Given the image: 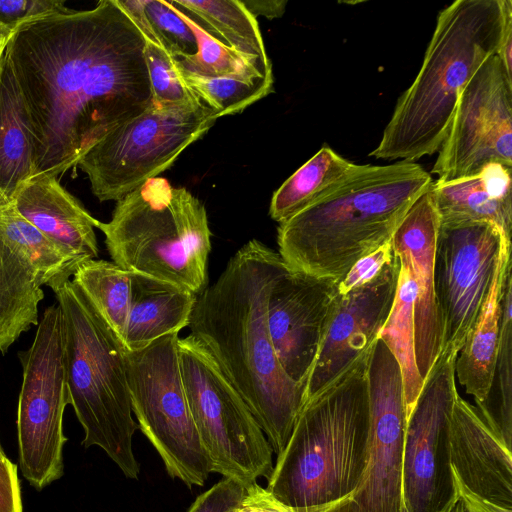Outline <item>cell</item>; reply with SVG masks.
I'll return each mask as SVG.
<instances>
[{"mask_svg": "<svg viewBox=\"0 0 512 512\" xmlns=\"http://www.w3.org/2000/svg\"><path fill=\"white\" fill-rule=\"evenodd\" d=\"M0 512H22L17 466L0 454Z\"/></svg>", "mask_w": 512, "mask_h": 512, "instance_id": "cell-40", "label": "cell"}, {"mask_svg": "<svg viewBox=\"0 0 512 512\" xmlns=\"http://www.w3.org/2000/svg\"><path fill=\"white\" fill-rule=\"evenodd\" d=\"M0 454H3L2 449H1V445H0Z\"/></svg>", "mask_w": 512, "mask_h": 512, "instance_id": "cell-47", "label": "cell"}, {"mask_svg": "<svg viewBox=\"0 0 512 512\" xmlns=\"http://www.w3.org/2000/svg\"><path fill=\"white\" fill-rule=\"evenodd\" d=\"M6 45L7 44L0 45V65H1V61H2V58H3L4 52H5Z\"/></svg>", "mask_w": 512, "mask_h": 512, "instance_id": "cell-46", "label": "cell"}, {"mask_svg": "<svg viewBox=\"0 0 512 512\" xmlns=\"http://www.w3.org/2000/svg\"><path fill=\"white\" fill-rule=\"evenodd\" d=\"M295 512H363L357 502L353 499L352 495L345 497L339 501L320 506L310 508L302 511Z\"/></svg>", "mask_w": 512, "mask_h": 512, "instance_id": "cell-44", "label": "cell"}, {"mask_svg": "<svg viewBox=\"0 0 512 512\" xmlns=\"http://www.w3.org/2000/svg\"><path fill=\"white\" fill-rule=\"evenodd\" d=\"M368 355L305 401L277 455L267 489L294 511L348 497L362 480L369 439Z\"/></svg>", "mask_w": 512, "mask_h": 512, "instance_id": "cell-5", "label": "cell"}, {"mask_svg": "<svg viewBox=\"0 0 512 512\" xmlns=\"http://www.w3.org/2000/svg\"><path fill=\"white\" fill-rule=\"evenodd\" d=\"M23 380L17 431L23 476L37 490L63 475V415L69 394L64 366L63 321L59 305L45 309L34 342L18 353Z\"/></svg>", "mask_w": 512, "mask_h": 512, "instance_id": "cell-11", "label": "cell"}, {"mask_svg": "<svg viewBox=\"0 0 512 512\" xmlns=\"http://www.w3.org/2000/svg\"><path fill=\"white\" fill-rule=\"evenodd\" d=\"M178 348L188 405L212 472L245 486L268 479L273 450L242 396L198 338H179Z\"/></svg>", "mask_w": 512, "mask_h": 512, "instance_id": "cell-8", "label": "cell"}, {"mask_svg": "<svg viewBox=\"0 0 512 512\" xmlns=\"http://www.w3.org/2000/svg\"><path fill=\"white\" fill-rule=\"evenodd\" d=\"M145 60L155 104L176 105L200 100L184 80L176 59L165 49L146 41Z\"/></svg>", "mask_w": 512, "mask_h": 512, "instance_id": "cell-34", "label": "cell"}, {"mask_svg": "<svg viewBox=\"0 0 512 512\" xmlns=\"http://www.w3.org/2000/svg\"><path fill=\"white\" fill-rule=\"evenodd\" d=\"M246 486L232 478H224L200 494L187 512H228L242 499Z\"/></svg>", "mask_w": 512, "mask_h": 512, "instance_id": "cell-37", "label": "cell"}, {"mask_svg": "<svg viewBox=\"0 0 512 512\" xmlns=\"http://www.w3.org/2000/svg\"><path fill=\"white\" fill-rule=\"evenodd\" d=\"M218 118L201 100L153 105L93 146L78 165L99 201H118L167 170Z\"/></svg>", "mask_w": 512, "mask_h": 512, "instance_id": "cell-10", "label": "cell"}, {"mask_svg": "<svg viewBox=\"0 0 512 512\" xmlns=\"http://www.w3.org/2000/svg\"><path fill=\"white\" fill-rule=\"evenodd\" d=\"M503 23L502 0H457L441 10L421 68L369 155L414 162L438 152L463 89L497 53Z\"/></svg>", "mask_w": 512, "mask_h": 512, "instance_id": "cell-4", "label": "cell"}, {"mask_svg": "<svg viewBox=\"0 0 512 512\" xmlns=\"http://www.w3.org/2000/svg\"><path fill=\"white\" fill-rule=\"evenodd\" d=\"M439 225L432 182L411 206L391 240L395 253L408 268L415 285V354L424 382L437 362L442 344L434 280Z\"/></svg>", "mask_w": 512, "mask_h": 512, "instance_id": "cell-18", "label": "cell"}, {"mask_svg": "<svg viewBox=\"0 0 512 512\" xmlns=\"http://www.w3.org/2000/svg\"><path fill=\"white\" fill-rule=\"evenodd\" d=\"M512 168L490 163L469 177L433 181L440 223L488 221L511 237Z\"/></svg>", "mask_w": 512, "mask_h": 512, "instance_id": "cell-21", "label": "cell"}, {"mask_svg": "<svg viewBox=\"0 0 512 512\" xmlns=\"http://www.w3.org/2000/svg\"><path fill=\"white\" fill-rule=\"evenodd\" d=\"M358 167L323 145L274 192L270 217L278 223L289 219L329 194Z\"/></svg>", "mask_w": 512, "mask_h": 512, "instance_id": "cell-26", "label": "cell"}, {"mask_svg": "<svg viewBox=\"0 0 512 512\" xmlns=\"http://www.w3.org/2000/svg\"><path fill=\"white\" fill-rule=\"evenodd\" d=\"M337 282L286 268L267 301V324L285 374L305 385L337 300Z\"/></svg>", "mask_w": 512, "mask_h": 512, "instance_id": "cell-17", "label": "cell"}, {"mask_svg": "<svg viewBox=\"0 0 512 512\" xmlns=\"http://www.w3.org/2000/svg\"><path fill=\"white\" fill-rule=\"evenodd\" d=\"M0 238L28 260L41 285L52 289L69 280L80 264L26 220L12 202L0 206Z\"/></svg>", "mask_w": 512, "mask_h": 512, "instance_id": "cell-29", "label": "cell"}, {"mask_svg": "<svg viewBox=\"0 0 512 512\" xmlns=\"http://www.w3.org/2000/svg\"><path fill=\"white\" fill-rule=\"evenodd\" d=\"M12 34V31L0 25V45L7 44Z\"/></svg>", "mask_w": 512, "mask_h": 512, "instance_id": "cell-45", "label": "cell"}, {"mask_svg": "<svg viewBox=\"0 0 512 512\" xmlns=\"http://www.w3.org/2000/svg\"><path fill=\"white\" fill-rule=\"evenodd\" d=\"M369 439L362 480L352 494L363 512H401L407 424L403 379L394 355L377 338L367 359Z\"/></svg>", "mask_w": 512, "mask_h": 512, "instance_id": "cell-15", "label": "cell"}, {"mask_svg": "<svg viewBox=\"0 0 512 512\" xmlns=\"http://www.w3.org/2000/svg\"><path fill=\"white\" fill-rule=\"evenodd\" d=\"M454 494L439 512H512L491 506L470 493L452 473ZM401 512H405L403 506Z\"/></svg>", "mask_w": 512, "mask_h": 512, "instance_id": "cell-41", "label": "cell"}, {"mask_svg": "<svg viewBox=\"0 0 512 512\" xmlns=\"http://www.w3.org/2000/svg\"><path fill=\"white\" fill-rule=\"evenodd\" d=\"M511 237L488 221L440 223L434 280L442 344L437 360L456 358L474 326L503 246Z\"/></svg>", "mask_w": 512, "mask_h": 512, "instance_id": "cell-12", "label": "cell"}, {"mask_svg": "<svg viewBox=\"0 0 512 512\" xmlns=\"http://www.w3.org/2000/svg\"><path fill=\"white\" fill-rule=\"evenodd\" d=\"M432 182L413 161L359 165L325 197L279 223L278 253L291 271L338 282L356 262L391 242Z\"/></svg>", "mask_w": 512, "mask_h": 512, "instance_id": "cell-3", "label": "cell"}, {"mask_svg": "<svg viewBox=\"0 0 512 512\" xmlns=\"http://www.w3.org/2000/svg\"><path fill=\"white\" fill-rule=\"evenodd\" d=\"M396 255L391 242L356 262L337 282V293L344 294L376 277Z\"/></svg>", "mask_w": 512, "mask_h": 512, "instance_id": "cell-38", "label": "cell"}, {"mask_svg": "<svg viewBox=\"0 0 512 512\" xmlns=\"http://www.w3.org/2000/svg\"><path fill=\"white\" fill-rule=\"evenodd\" d=\"M16 210L63 252L80 263L98 255L95 219L55 176L28 180L12 201Z\"/></svg>", "mask_w": 512, "mask_h": 512, "instance_id": "cell-20", "label": "cell"}, {"mask_svg": "<svg viewBox=\"0 0 512 512\" xmlns=\"http://www.w3.org/2000/svg\"><path fill=\"white\" fill-rule=\"evenodd\" d=\"M228 512H295L257 482L246 486L242 499Z\"/></svg>", "mask_w": 512, "mask_h": 512, "instance_id": "cell-39", "label": "cell"}, {"mask_svg": "<svg viewBox=\"0 0 512 512\" xmlns=\"http://www.w3.org/2000/svg\"><path fill=\"white\" fill-rule=\"evenodd\" d=\"M121 340L132 297V272L114 262L89 259L81 262L72 280Z\"/></svg>", "mask_w": 512, "mask_h": 512, "instance_id": "cell-30", "label": "cell"}, {"mask_svg": "<svg viewBox=\"0 0 512 512\" xmlns=\"http://www.w3.org/2000/svg\"><path fill=\"white\" fill-rule=\"evenodd\" d=\"M241 2L255 18L263 16L268 19L282 17L287 5L286 0H242Z\"/></svg>", "mask_w": 512, "mask_h": 512, "instance_id": "cell-43", "label": "cell"}, {"mask_svg": "<svg viewBox=\"0 0 512 512\" xmlns=\"http://www.w3.org/2000/svg\"><path fill=\"white\" fill-rule=\"evenodd\" d=\"M455 360H437L407 418L401 485L405 512H439L454 494L449 430L458 395Z\"/></svg>", "mask_w": 512, "mask_h": 512, "instance_id": "cell-14", "label": "cell"}, {"mask_svg": "<svg viewBox=\"0 0 512 512\" xmlns=\"http://www.w3.org/2000/svg\"><path fill=\"white\" fill-rule=\"evenodd\" d=\"M69 11L62 0H0V25L14 32L31 20Z\"/></svg>", "mask_w": 512, "mask_h": 512, "instance_id": "cell-36", "label": "cell"}, {"mask_svg": "<svg viewBox=\"0 0 512 512\" xmlns=\"http://www.w3.org/2000/svg\"><path fill=\"white\" fill-rule=\"evenodd\" d=\"M449 444L451 470L459 482L483 502L512 511L511 448L459 394L451 412Z\"/></svg>", "mask_w": 512, "mask_h": 512, "instance_id": "cell-19", "label": "cell"}, {"mask_svg": "<svg viewBox=\"0 0 512 512\" xmlns=\"http://www.w3.org/2000/svg\"><path fill=\"white\" fill-rule=\"evenodd\" d=\"M145 45L117 0L44 16L13 32L5 51L29 111L34 176L58 177L153 105Z\"/></svg>", "mask_w": 512, "mask_h": 512, "instance_id": "cell-1", "label": "cell"}, {"mask_svg": "<svg viewBox=\"0 0 512 512\" xmlns=\"http://www.w3.org/2000/svg\"><path fill=\"white\" fill-rule=\"evenodd\" d=\"M396 294L387 320L378 334L401 369L407 418L423 388L415 354V285L408 268L400 262Z\"/></svg>", "mask_w": 512, "mask_h": 512, "instance_id": "cell-28", "label": "cell"}, {"mask_svg": "<svg viewBox=\"0 0 512 512\" xmlns=\"http://www.w3.org/2000/svg\"><path fill=\"white\" fill-rule=\"evenodd\" d=\"M144 10L158 45L172 57L182 59L197 52L195 33L170 1L144 0Z\"/></svg>", "mask_w": 512, "mask_h": 512, "instance_id": "cell-35", "label": "cell"}, {"mask_svg": "<svg viewBox=\"0 0 512 512\" xmlns=\"http://www.w3.org/2000/svg\"><path fill=\"white\" fill-rule=\"evenodd\" d=\"M177 11L192 28L198 43V50L194 55L176 59L181 72L207 78L273 77L271 62H264L229 48L212 37L188 15L179 9Z\"/></svg>", "mask_w": 512, "mask_h": 512, "instance_id": "cell-32", "label": "cell"}, {"mask_svg": "<svg viewBox=\"0 0 512 512\" xmlns=\"http://www.w3.org/2000/svg\"><path fill=\"white\" fill-rule=\"evenodd\" d=\"M182 73L195 95L217 118L240 113L273 91V77H199Z\"/></svg>", "mask_w": 512, "mask_h": 512, "instance_id": "cell-33", "label": "cell"}, {"mask_svg": "<svg viewBox=\"0 0 512 512\" xmlns=\"http://www.w3.org/2000/svg\"><path fill=\"white\" fill-rule=\"evenodd\" d=\"M504 23L496 55L501 60L507 75L512 79V2L502 0Z\"/></svg>", "mask_w": 512, "mask_h": 512, "instance_id": "cell-42", "label": "cell"}, {"mask_svg": "<svg viewBox=\"0 0 512 512\" xmlns=\"http://www.w3.org/2000/svg\"><path fill=\"white\" fill-rule=\"evenodd\" d=\"M287 268L257 239L244 244L217 280L196 298L188 327L212 353L242 396L274 453L285 448L305 403V385L292 381L276 357L267 301Z\"/></svg>", "mask_w": 512, "mask_h": 512, "instance_id": "cell-2", "label": "cell"}, {"mask_svg": "<svg viewBox=\"0 0 512 512\" xmlns=\"http://www.w3.org/2000/svg\"><path fill=\"white\" fill-rule=\"evenodd\" d=\"M34 174L29 111L5 51L0 65V206L11 203Z\"/></svg>", "mask_w": 512, "mask_h": 512, "instance_id": "cell-24", "label": "cell"}, {"mask_svg": "<svg viewBox=\"0 0 512 512\" xmlns=\"http://www.w3.org/2000/svg\"><path fill=\"white\" fill-rule=\"evenodd\" d=\"M113 262L123 269L201 294L208 286L211 231L205 206L162 177L146 180L99 222Z\"/></svg>", "mask_w": 512, "mask_h": 512, "instance_id": "cell-7", "label": "cell"}, {"mask_svg": "<svg viewBox=\"0 0 512 512\" xmlns=\"http://www.w3.org/2000/svg\"><path fill=\"white\" fill-rule=\"evenodd\" d=\"M512 275H507L502 297L498 353L490 389L476 405L483 420L511 448L512 443Z\"/></svg>", "mask_w": 512, "mask_h": 512, "instance_id": "cell-31", "label": "cell"}, {"mask_svg": "<svg viewBox=\"0 0 512 512\" xmlns=\"http://www.w3.org/2000/svg\"><path fill=\"white\" fill-rule=\"evenodd\" d=\"M400 267L396 254L372 280L337 295L306 382L305 401L369 354L391 311Z\"/></svg>", "mask_w": 512, "mask_h": 512, "instance_id": "cell-16", "label": "cell"}, {"mask_svg": "<svg viewBox=\"0 0 512 512\" xmlns=\"http://www.w3.org/2000/svg\"><path fill=\"white\" fill-rule=\"evenodd\" d=\"M178 342L179 333H173L140 350L125 349V366L138 429L168 475L191 488L203 486L212 470L185 394Z\"/></svg>", "mask_w": 512, "mask_h": 512, "instance_id": "cell-9", "label": "cell"}, {"mask_svg": "<svg viewBox=\"0 0 512 512\" xmlns=\"http://www.w3.org/2000/svg\"><path fill=\"white\" fill-rule=\"evenodd\" d=\"M490 163L512 168V79L496 54L463 89L431 172L449 182Z\"/></svg>", "mask_w": 512, "mask_h": 512, "instance_id": "cell-13", "label": "cell"}, {"mask_svg": "<svg viewBox=\"0 0 512 512\" xmlns=\"http://www.w3.org/2000/svg\"><path fill=\"white\" fill-rule=\"evenodd\" d=\"M170 3L229 48L271 62L258 22L240 0H172Z\"/></svg>", "mask_w": 512, "mask_h": 512, "instance_id": "cell-27", "label": "cell"}, {"mask_svg": "<svg viewBox=\"0 0 512 512\" xmlns=\"http://www.w3.org/2000/svg\"><path fill=\"white\" fill-rule=\"evenodd\" d=\"M510 272L511 241H508L498 258L481 312L455 360V376L476 404L484 401L490 389L499 346L504 284Z\"/></svg>", "mask_w": 512, "mask_h": 512, "instance_id": "cell-23", "label": "cell"}, {"mask_svg": "<svg viewBox=\"0 0 512 512\" xmlns=\"http://www.w3.org/2000/svg\"><path fill=\"white\" fill-rule=\"evenodd\" d=\"M52 290L62 313L69 404L84 429L83 445L100 447L126 477L138 479L133 452L138 424L132 417L123 343L73 281Z\"/></svg>", "mask_w": 512, "mask_h": 512, "instance_id": "cell-6", "label": "cell"}, {"mask_svg": "<svg viewBox=\"0 0 512 512\" xmlns=\"http://www.w3.org/2000/svg\"><path fill=\"white\" fill-rule=\"evenodd\" d=\"M197 295L151 276L132 272V297L122 338L126 350H140L188 326Z\"/></svg>", "mask_w": 512, "mask_h": 512, "instance_id": "cell-22", "label": "cell"}, {"mask_svg": "<svg viewBox=\"0 0 512 512\" xmlns=\"http://www.w3.org/2000/svg\"><path fill=\"white\" fill-rule=\"evenodd\" d=\"M41 286L28 260L0 238V352L38 325Z\"/></svg>", "mask_w": 512, "mask_h": 512, "instance_id": "cell-25", "label": "cell"}]
</instances>
